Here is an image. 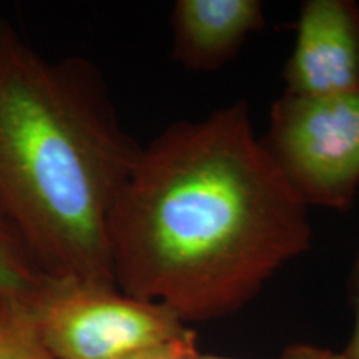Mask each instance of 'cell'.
I'll return each instance as SVG.
<instances>
[{
    "label": "cell",
    "mask_w": 359,
    "mask_h": 359,
    "mask_svg": "<svg viewBox=\"0 0 359 359\" xmlns=\"http://www.w3.org/2000/svg\"><path fill=\"white\" fill-rule=\"evenodd\" d=\"M308 210L245 102L173 123L142 147L111 208L115 285L187 325L228 316L309 248Z\"/></svg>",
    "instance_id": "6da1fadb"
},
{
    "label": "cell",
    "mask_w": 359,
    "mask_h": 359,
    "mask_svg": "<svg viewBox=\"0 0 359 359\" xmlns=\"http://www.w3.org/2000/svg\"><path fill=\"white\" fill-rule=\"evenodd\" d=\"M140 150L92 60L0 19V215L43 276L115 285L109 219Z\"/></svg>",
    "instance_id": "7a4b0ae2"
},
{
    "label": "cell",
    "mask_w": 359,
    "mask_h": 359,
    "mask_svg": "<svg viewBox=\"0 0 359 359\" xmlns=\"http://www.w3.org/2000/svg\"><path fill=\"white\" fill-rule=\"evenodd\" d=\"M25 302L53 359H122L196 338L168 306L109 283L42 275Z\"/></svg>",
    "instance_id": "3957f363"
},
{
    "label": "cell",
    "mask_w": 359,
    "mask_h": 359,
    "mask_svg": "<svg viewBox=\"0 0 359 359\" xmlns=\"http://www.w3.org/2000/svg\"><path fill=\"white\" fill-rule=\"evenodd\" d=\"M308 206L348 210L359 188V88L326 97L283 93L259 138Z\"/></svg>",
    "instance_id": "277c9868"
},
{
    "label": "cell",
    "mask_w": 359,
    "mask_h": 359,
    "mask_svg": "<svg viewBox=\"0 0 359 359\" xmlns=\"http://www.w3.org/2000/svg\"><path fill=\"white\" fill-rule=\"evenodd\" d=\"M286 93L326 97L359 88V6L306 0L285 67Z\"/></svg>",
    "instance_id": "5b68a950"
},
{
    "label": "cell",
    "mask_w": 359,
    "mask_h": 359,
    "mask_svg": "<svg viewBox=\"0 0 359 359\" xmlns=\"http://www.w3.org/2000/svg\"><path fill=\"white\" fill-rule=\"evenodd\" d=\"M264 22L259 0H178L172 12L175 60L193 72L222 69Z\"/></svg>",
    "instance_id": "8992f818"
},
{
    "label": "cell",
    "mask_w": 359,
    "mask_h": 359,
    "mask_svg": "<svg viewBox=\"0 0 359 359\" xmlns=\"http://www.w3.org/2000/svg\"><path fill=\"white\" fill-rule=\"evenodd\" d=\"M0 359H53L24 298L0 296Z\"/></svg>",
    "instance_id": "52a82bcc"
},
{
    "label": "cell",
    "mask_w": 359,
    "mask_h": 359,
    "mask_svg": "<svg viewBox=\"0 0 359 359\" xmlns=\"http://www.w3.org/2000/svg\"><path fill=\"white\" fill-rule=\"evenodd\" d=\"M40 278L42 273L35 266L29 251L0 215V296L27 299Z\"/></svg>",
    "instance_id": "ba28073f"
},
{
    "label": "cell",
    "mask_w": 359,
    "mask_h": 359,
    "mask_svg": "<svg viewBox=\"0 0 359 359\" xmlns=\"http://www.w3.org/2000/svg\"><path fill=\"white\" fill-rule=\"evenodd\" d=\"M276 359H349L344 353L318 348L313 344H291Z\"/></svg>",
    "instance_id": "9c48e42d"
},
{
    "label": "cell",
    "mask_w": 359,
    "mask_h": 359,
    "mask_svg": "<svg viewBox=\"0 0 359 359\" xmlns=\"http://www.w3.org/2000/svg\"><path fill=\"white\" fill-rule=\"evenodd\" d=\"M353 304H354V325L353 333L349 336V341L344 349V354L349 359H359V257L356 262V268H354L353 276Z\"/></svg>",
    "instance_id": "30bf717a"
},
{
    "label": "cell",
    "mask_w": 359,
    "mask_h": 359,
    "mask_svg": "<svg viewBox=\"0 0 359 359\" xmlns=\"http://www.w3.org/2000/svg\"><path fill=\"white\" fill-rule=\"evenodd\" d=\"M196 349V338L188 341H180V343L168 344V346L151 349V351H145L140 354H133V356L122 358V359H175L180 354L193 351Z\"/></svg>",
    "instance_id": "8fae6325"
},
{
    "label": "cell",
    "mask_w": 359,
    "mask_h": 359,
    "mask_svg": "<svg viewBox=\"0 0 359 359\" xmlns=\"http://www.w3.org/2000/svg\"><path fill=\"white\" fill-rule=\"evenodd\" d=\"M183 359H240V358H224V356H217V354H203L200 353L198 349L188 353Z\"/></svg>",
    "instance_id": "7c38bea8"
}]
</instances>
